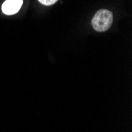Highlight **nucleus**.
<instances>
[{"label": "nucleus", "mask_w": 132, "mask_h": 132, "mask_svg": "<svg viewBox=\"0 0 132 132\" xmlns=\"http://www.w3.org/2000/svg\"><path fill=\"white\" fill-rule=\"evenodd\" d=\"M113 22V14L109 10H100L92 19V26L97 32H105L110 29Z\"/></svg>", "instance_id": "nucleus-1"}, {"label": "nucleus", "mask_w": 132, "mask_h": 132, "mask_svg": "<svg viewBox=\"0 0 132 132\" xmlns=\"http://www.w3.org/2000/svg\"><path fill=\"white\" fill-rule=\"evenodd\" d=\"M23 3V0H6L2 6V10L6 15L14 14L19 11Z\"/></svg>", "instance_id": "nucleus-2"}, {"label": "nucleus", "mask_w": 132, "mask_h": 132, "mask_svg": "<svg viewBox=\"0 0 132 132\" xmlns=\"http://www.w3.org/2000/svg\"><path fill=\"white\" fill-rule=\"evenodd\" d=\"M39 3H40L43 5L45 6H52L53 4H55L58 0H38Z\"/></svg>", "instance_id": "nucleus-3"}]
</instances>
